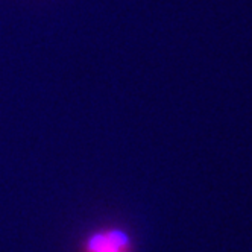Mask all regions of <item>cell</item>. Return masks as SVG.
Listing matches in <instances>:
<instances>
[{
  "mask_svg": "<svg viewBox=\"0 0 252 252\" xmlns=\"http://www.w3.org/2000/svg\"><path fill=\"white\" fill-rule=\"evenodd\" d=\"M76 252H135V246L126 228L100 225L84 234Z\"/></svg>",
  "mask_w": 252,
  "mask_h": 252,
  "instance_id": "6da1fadb",
  "label": "cell"
}]
</instances>
